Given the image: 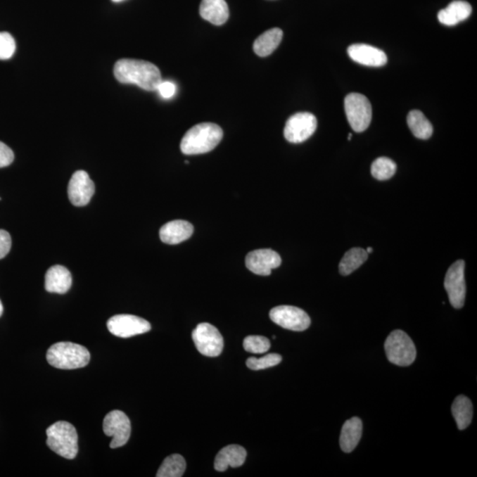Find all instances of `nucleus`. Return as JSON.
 <instances>
[{"label": "nucleus", "mask_w": 477, "mask_h": 477, "mask_svg": "<svg viewBox=\"0 0 477 477\" xmlns=\"http://www.w3.org/2000/svg\"><path fill=\"white\" fill-rule=\"evenodd\" d=\"M185 459L179 454H172L165 458L157 473L158 477H181L186 470Z\"/></svg>", "instance_id": "26"}, {"label": "nucleus", "mask_w": 477, "mask_h": 477, "mask_svg": "<svg viewBox=\"0 0 477 477\" xmlns=\"http://www.w3.org/2000/svg\"><path fill=\"white\" fill-rule=\"evenodd\" d=\"M452 413L454 416L459 430H465L471 424L473 417V405L469 398L459 395L454 400L452 406Z\"/></svg>", "instance_id": "23"}, {"label": "nucleus", "mask_w": 477, "mask_h": 477, "mask_svg": "<svg viewBox=\"0 0 477 477\" xmlns=\"http://www.w3.org/2000/svg\"><path fill=\"white\" fill-rule=\"evenodd\" d=\"M222 138L223 130L217 124H198L183 136L181 151L185 155L205 154L214 150Z\"/></svg>", "instance_id": "2"}, {"label": "nucleus", "mask_w": 477, "mask_h": 477, "mask_svg": "<svg viewBox=\"0 0 477 477\" xmlns=\"http://www.w3.org/2000/svg\"><path fill=\"white\" fill-rule=\"evenodd\" d=\"M72 286V275L64 266L54 265L48 269L46 274V290L53 293L64 295Z\"/></svg>", "instance_id": "17"}, {"label": "nucleus", "mask_w": 477, "mask_h": 477, "mask_svg": "<svg viewBox=\"0 0 477 477\" xmlns=\"http://www.w3.org/2000/svg\"><path fill=\"white\" fill-rule=\"evenodd\" d=\"M192 338L197 350L209 357H216L223 351L224 340L220 331L212 324L202 323L193 331Z\"/></svg>", "instance_id": "7"}, {"label": "nucleus", "mask_w": 477, "mask_h": 477, "mask_svg": "<svg viewBox=\"0 0 477 477\" xmlns=\"http://www.w3.org/2000/svg\"><path fill=\"white\" fill-rule=\"evenodd\" d=\"M47 445L61 457L72 459L78 454V434L74 425L61 421L46 431Z\"/></svg>", "instance_id": "4"}, {"label": "nucleus", "mask_w": 477, "mask_h": 477, "mask_svg": "<svg viewBox=\"0 0 477 477\" xmlns=\"http://www.w3.org/2000/svg\"><path fill=\"white\" fill-rule=\"evenodd\" d=\"M193 231V227L188 221L174 220L161 227L159 236L164 243L175 245L188 240Z\"/></svg>", "instance_id": "16"}, {"label": "nucleus", "mask_w": 477, "mask_h": 477, "mask_svg": "<svg viewBox=\"0 0 477 477\" xmlns=\"http://www.w3.org/2000/svg\"><path fill=\"white\" fill-rule=\"evenodd\" d=\"M317 127V117L310 113H298L286 123L284 136L289 143L300 144L312 136Z\"/></svg>", "instance_id": "12"}, {"label": "nucleus", "mask_w": 477, "mask_h": 477, "mask_svg": "<svg viewBox=\"0 0 477 477\" xmlns=\"http://www.w3.org/2000/svg\"><path fill=\"white\" fill-rule=\"evenodd\" d=\"M348 53L352 61L368 67L379 68L387 63V56L382 50L368 44H352Z\"/></svg>", "instance_id": "15"}, {"label": "nucleus", "mask_w": 477, "mask_h": 477, "mask_svg": "<svg viewBox=\"0 0 477 477\" xmlns=\"http://www.w3.org/2000/svg\"><path fill=\"white\" fill-rule=\"evenodd\" d=\"M115 78L124 84H136L147 91H157L162 82L161 72L157 65L151 62L122 58L114 65Z\"/></svg>", "instance_id": "1"}, {"label": "nucleus", "mask_w": 477, "mask_h": 477, "mask_svg": "<svg viewBox=\"0 0 477 477\" xmlns=\"http://www.w3.org/2000/svg\"><path fill=\"white\" fill-rule=\"evenodd\" d=\"M397 165L392 159L379 158L371 165V174L379 181H386L395 174Z\"/></svg>", "instance_id": "27"}, {"label": "nucleus", "mask_w": 477, "mask_h": 477, "mask_svg": "<svg viewBox=\"0 0 477 477\" xmlns=\"http://www.w3.org/2000/svg\"><path fill=\"white\" fill-rule=\"evenodd\" d=\"M15 155L8 145L0 141V168L8 167L13 163Z\"/></svg>", "instance_id": "32"}, {"label": "nucleus", "mask_w": 477, "mask_h": 477, "mask_svg": "<svg viewBox=\"0 0 477 477\" xmlns=\"http://www.w3.org/2000/svg\"><path fill=\"white\" fill-rule=\"evenodd\" d=\"M200 15L214 25H223L229 18V8L226 0H202Z\"/></svg>", "instance_id": "19"}, {"label": "nucleus", "mask_w": 477, "mask_h": 477, "mask_svg": "<svg viewBox=\"0 0 477 477\" xmlns=\"http://www.w3.org/2000/svg\"><path fill=\"white\" fill-rule=\"evenodd\" d=\"M110 333L119 338H131L151 331V324L144 318L133 314H116L107 321Z\"/></svg>", "instance_id": "9"}, {"label": "nucleus", "mask_w": 477, "mask_h": 477, "mask_svg": "<svg viewBox=\"0 0 477 477\" xmlns=\"http://www.w3.org/2000/svg\"><path fill=\"white\" fill-rule=\"evenodd\" d=\"M46 359L54 368L76 369L89 364L91 354L84 345L72 342H58L48 349Z\"/></svg>", "instance_id": "3"}, {"label": "nucleus", "mask_w": 477, "mask_h": 477, "mask_svg": "<svg viewBox=\"0 0 477 477\" xmlns=\"http://www.w3.org/2000/svg\"><path fill=\"white\" fill-rule=\"evenodd\" d=\"M367 251L361 248H354L348 250L341 259L338 269L341 275L348 276L357 269L368 259Z\"/></svg>", "instance_id": "25"}, {"label": "nucleus", "mask_w": 477, "mask_h": 477, "mask_svg": "<svg viewBox=\"0 0 477 477\" xmlns=\"http://www.w3.org/2000/svg\"><path fill=\"white\" fill-rule=\"evenodd\" d=\"M12 238L8 231L0 230V259L4 258L11 250Z\"/></svg>", "instance_id": "33"}, {"label": "nucleus", "mask_w": 477, "mask_h": 477, "mask_svg": "<svg viewBox=\"0 0 477 477\" xmlns=\"http://www.w3.org/2000/svg\"><path fill=\"white\" fill-rule=\"evenodd\" d=\"M366 251H367V253H368V254H371V253H372L373 248H371V247H369V248H367V250H366Z\"/></svg>", "instance_id": "35"}, {"label": "nucleus", "mask_w": 477, "mask_h": 477, "mask_svg": "<svg viewBox=\"0 0 477 477\" xmlns=\"http://www.w3.org/2000/svg\"><path fill=\"white\" fill-rule=\"evenodd\" d=\"M472 13L469 3L456 0L449 4L447 8L438 13V18L445 26H454L469 18Z\"/></svg>", "instance_id": "20"}, {"label": "nucleus", "mask_w": 477, "mask_h": 477, "mask_svg": "<svg viewBox=\"0 0 477 477\" xmlns=\"http://www.w3.org/2000/svg\"><path fill=\"white\" fill-rule=\"evenodd\" d=\"M351 138H352V134H348V141H350V140H351Z\"/></svg>", "instance_id": "37"}, {"label": "nucleus", "mask_w": 477, "mask_h": 477, "mask_svg": "<svg viewBox=\"0 0 477 477\" xmlns=\"http://www.w3.org/2000/svg\"><path fill=\"white\" fill-rule=\"evenodd\" d=\"M465 262L458 260L448 269L444 286L448 293L451 305L455 309H462L465 303L466 282Z\"/></svg>", "instance_id": "10"}, {"label": "nucleus", "mask_w": 477, "mask_h": 477, "mask_svg": "<svg viewBox=\"0 0 477 477\" xmlns=\"http://www.w3.org/2000/svg\"><path fill=\"white\" fill-rule=\"evenodd\" d=\"M362 434V423L358 417H352L342 427L340 445L342 451L351 452L357 447Z\"/></svg>", "instance_id": "21"}, {"label": "nucleus", "mask_w": 477, "mask_h": 477, "mask_svg": "<svg viewBox=\"0 0 477 477\" xmlns=\"http://www.w3.org/2000/svg\"><path fill=\"white\" fill-rule=\"evenodd\" d=\"M95 184L85 171H77L69 182L68 193L72 205H87L94 196Z\"/></svg>", "instance_id": "13"}, {"label": "nucleus", "mask_w": 477, "mask_h": 477, "mask_svg": "<svg viewBox=\"0 0 477 477\" xmlns=\"http://www.w3.org/2000/svg\"><path fill=\"white\" fill-rule=\"evenodd\" d=\"M103 430L106 435L113 438L110 444V448L122 447L127 443L130 438L129 418L122 411H110L103 419Z\"/></svg>", "instance_id": "8"}, {"label": "nucleus", "mask_w": 477, "mask_h": 477, "mask_svg": "<svg viewBox=\"0 0 477 477\" xmlns=\"http://www.w3.org/2000/svg\"><path fill=\"white\" fill-rule=\"evenodd\" d=\"M281 355L279 354H269L262 356L261 358H248L246 364L248 368L253 369V371H260V369L274 367V366L281 364Z\"/></svg>", "instance_id": "28"}, {"label": "nucleus", "mask_w": 477, "mask_h": 477, "mask_svg": "<svg viewBox=\"0 0 477 477\" xmlns=\"http://www.w3.org/2000/svg\"><path fill=\"white\" fill-rule=\"evenodd\" d=\"M385 349L387 359L393 364L406 367L416 360V347L405 331H393L386 338Z\"/></svg>", "instance_id": "5"}, {"label": "nucleus", "mask_w": 477, "mask_h": 477, "mask_svg": "<svg viewBox=\"0 0 477 477\" xmlns=\"http://www.w3.org/2000/svg\"><path fill=\"white\" fill-rule=\"evenodd\" d=\"M407 125L418 139L427 140L433 134V127L421 110H411L407 115Z\"/></svg>", "instance_id": "24"}, {"label": "nucleus", "mask_w": 477, "mask_h": 477, "mask_svg": "<svg viewBox=\"0 0 477 477\" xmlns=\"http://www.w3.org/2000/svg\"><path fill=\"white\" fill-rule=\"evenodd\" d=\"M345 112L349 124L356 133L364 132L372 119V107L369 99L359 93H351L345 98Z\"/></svg>", "instance_id": "6"}, {"label": "nucleus", "mask_w": 477, "mask_h": 477, "mask_svg": "<svg viewBox=\"0 0 477 477\" xmlns=\"http://www.w3.org/2000/svg\"><path fill=\"white\" fill-rule=\"evenodd\" d=\"M245 350L252 354H265L271 348L267 338L262 336H248L243 342Z\"/></svg>", "instance_id": "29"}, {"label": "nucleus", "mask_w": 477, "mask_h": 477, "mask_svg": "<svg viewBox=\"0 0 477 477\" xmlns=\"http://www.w3.org/2000/svg\"><path fill=\"white\" fill-rule=\"evenodd\" d=\"M157 91L162 98L171 99L177 91V86L170 81H162L158 86Z\"/></svg>", "instance_id": "31"}, {"label": "nucleus", "mask_w": 477, "mask_h": 477, "mask_svg": "<svg viewBox=\"0 0 477 477\" xmlns=\"http://www.w3.org/2000/svg\"><path fill=\"white\" fill-rule=\"evenodd\" d=\"M3 312H4V307H3L2 302L0 300V317L2 316Z\"/></svg>", "instance_id": "34"}, {"label": "nucleus", "mask_w": 477, "mask_h": 477, "mask_svg": "<svg viewBox=\"0 0 477 477\" xmlns=\"http://www.w3.org/2000/svg\"><path fill=\"white\" fill-rule=\"evenodd\" d=\"M16 44L15 38L8 32H0V60H9L15 54Z\"/></svg>", "instance_id": "30"}, {"label": "nucleus", "mask_w": 477, "mask_h": 477, "mask_svg": "<svg viewBox=\"0 0 477 477\" xmlns=\"http://www.w3.org/2000/svg\"><path fill=\"white\" fill-rule=\"evenodd\" d=\"M272 322L285 329L303 331L310 326V318L305 311L293 306H279L269 311Z\"/></svg>", "instance_id": "11"}, {"label": "nucleus", "mask_w": 477, "mask_h": 477, "mask_svg": "<svg viewBox=\"0 0 477 477\" xmlns=\"http://www.w3.org/2000/svg\"><path fill=\"white\" fill-rule=\"evenodd\" d=\"M281 257L276 251L265 248L250 252L246 257L245 264L250 272L257 275H271L273 269L281 265Z\"/></svg>", "instance_id": "14"}, {"label": "nucleus", "mask_w": 477, "mask_h": 477, "mask_svg": "<svg viewBox=\"0 0 477 477\" xmlns=\"http://www.w3.org/2000/svg\"><path fill=\"white\" fill-rule=\"evenodd\" d=\"M283 31L274 27L262 34L254 43V51L260 57H267L274 51L281 43Z\"/></svg>", "instance_id": "22"}, {"label": "nucleus", "mask_w": 477, "mask_h": 477, "mask_svg": "<svg viewBox=\"0 0 477 477\" xmlns=\"http://www.w3.org/2000/svg\"><path fill=\"white\" fill-rule=\"evenodd\" d=\"M246 457L247 452L241 445H227L217 454L214 466L220 472L226 471L228 466L238 468L244 464Z\"/></svg>", "instance_id": "18"}, {"label": "nucleus", "mask_w": 477, "mask_h": 477, "mask_svg": "<svg viewBox=\"0 0 477 477\" xmlns=\"http://www.w3.org/2000/svg\"><path fill=\"white\" fill-rule=\"evenodd\" d=\"M112 1L115 2V3H119V2L124 1V0H112Z\"/></svg>", "instance_id": "36"}]
</instances>
